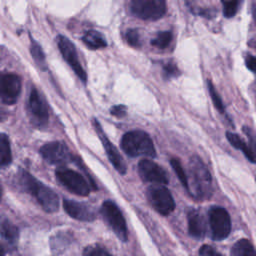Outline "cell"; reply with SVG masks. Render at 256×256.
<instances>
[{
    "mask_svg": "<svg viewBox=\"0 0 256 256\" xmlns=\"http://www.w3.org/2000/svg\"><path fill=\"white\" fill-rule=\"evenodd\" d=\"M189 193L198 200H204L212 194V178L206 165L198 156L189 161Z\"/></svg>",
    "mask_w": 256,
    "mask_h": 256,
    "instance_id": "cell-1",
    "label": "cell"
},
{
    "mask_svg": "<svg viewBox=\"0 0 256 256\" xmlns=\"http://www.w3.org/2000/svg\"><path fill=\"white\" fill-rule=\"evenodd\" d=\"M19 182L21 187L27 193L33 195L46 212L53 213L58 210L59 199L57 194L51 188L38 181L34 176L25 170L20 171Z\"/></svg>",
    "mask_w": 256,
    "mask_h": 256,
    "instance_id": "cell-2",
    "label": "cell"
},
{
    "mask_svg": "<svg viewBox=\"0 0 256 256\" xmlns=\"http://www.w3.org/2000/svg\"><path fill=\"white\" fill-rule=\"evenodd\" d=\"M122 150L130 157L145 156L154 158L156 150L151 137L144 131L133 130L125 133L121 139Z\"/></svg>",
    "mask_w": 256,
    "mask_h": 256,
    "instance_id": "cell-3",
    "label": "cell"
},
{
    "mask_svg": "<svg viewBox=\"0 0 256 256\" xmlns=\"http://www.w3.org/2000/svg\"><path fill=\"white\" fill-rule=\"evenodd\" d=\"M58 181L70 192L79 196H88L92 189L90 183L79 173L66 167H59L55 170Z\"/></svg>",
    "mask_w": 256,
    "mask_h": 256,
    "instance_id": "cell-4",
    "label": "cell"
},
{
    "mask_svg": "<svg viewBox=\"0 0 256 256\" xmlns=\"http://www.w3.org/2000/svg\"><path fill=\"white\" fill-rule=\"evenodd\" d=\"M101 215L103 216L104 220L110 226V228L114 231L116 236L123 242L127 241L128 238V231L125 218L118 208V206L111 200L104 201L102 203L100 209Z\"/></svg>",
    "mask_w": 256,
    "mask_h": 256,
    "instance_id": "cell-5",
    "label": "cell"
},
{
    "mask_svg": "<svg viewBox=\"0 0 256 256\" xmlns=\"http://www.w3.org/2000/svg\"><path fill=\"white\" fill-rule=\"evenodd\" d=\"M150 205L161 215H169L175 209V201L171 192L162 184H155L147 189Z\"/></svg>",
    "mask_w": 256,
    "mask_h": 256,
    "instance_id": "cell-6",
    "label": "cell"
},
{
    "mask_svg": "<svg viewBox=\"0 0 256 256\" xmlns=\"http://www.w3.org/2000/svg\"><path fill=\"white\" fill-rule=\"evenodd\" d=\"M131 12L142 20H158L166 12L165 0H131Z\"/></svg>",
    "mask_w": 256,
    "mask_h": 256,
    "instance_id": "cell-7",
    "label": "cell"
},
{
    "mask_svg": "<svg viewBox=\"0 0 256 256\" xmlns=\"http://www.w3.org/2000/svg\"><path fill=\"white\" fill-rule=\"evenodd\" d=\"M27 111L31 123L37 128H43L49 121V113L46 102L36 88L32 87L29 93Z\"/></svg>",
    "mask_w": 256,
    "mask_h": 256,
    "instance_id": "cell-8",
    "label": "cell"
},
{
    "mask_svg": "<svg viewBox=\"0 0 256 256\" xmlns=\"http://www.w3.org/2000/svg\"><path fill=\"white\" fill-rule=\"evenodd\" d=\"M209 225L213 240L220 241L227 238L231 231V220L226 209L212 207L209 210Z\"/></svg>",
    "mask_w": 256,
    "mask_h": 256,
    "instance_id": "cell-9",
    "label": "cell"
},
{
    "mask_svg": "<svg viewBox=\"0 0 256 256\" xmlns=\"http://www.w3.org/2000/svg\"><path fill=\"white\" fill-rule=\"evenodd\" d=\"M56 42L63 59L73 69V71L79 77V79L85 83L87 80V76L78 59L75 45L67 37L63 35H59L56 39Z\"/></svg>",
    "mask_w": 256,
    "mask_h": 256,
    "instance_id": "cell-10",
    "label": "cell"
},
{
    "mask_svg": "<svg viewBox=\"0 0 256 256\" xmlns=\"http://www.w3.org/2000/svg\"><path fill=\"white\" fill-rule=\"evenodd\" d=\"M42 158L52 165H61L72 161V154L65 143L52 141L44 144L39 150Z\"/></svg>",
    "mask_w": 256,
    "mask_h": 256,
    "instance_id": "cell-11",
    "label": "cell"
},
{
    "mask_svg": "<svg viewBox=\"0 0 256 256\" xmlns=\"http://www.w3.org/2000/svg\"><path fill=\"white\" fill-rule=\"evenodd\" d=\"M21 92V78L14 73L3 74L0 81L1 100L4 104L13 105Z\"/></svg>",
    "mask_w": 256,
    "mask_h": 256,
    "instance_id": "cell-12",
    "label": "cell"
},
{
    "mask_svg": "<svg viewBox=\"0 0 256 256\" xmlns=\"http://www.w3.org/2000/svg\"><path fill=\"white\" fill-rule=\"evenodd\" d=\"M138 173L145 182L165 185L169 182L165 170L150 159H143L138 163Z\"/></svg>",
    "mask_w": 256,
    "mask_h": 256,
    "instance_id": "cell-13",
    "label": "cell"
},
{
    "mask_svg": "<svg viewBox=\"0 0 256 256\" xmlns=\"http://www.w3.org/2000/svg\"><path fill=\"white\" fill-rule=\"evenodd\" d=\"M93 126L98 134V137L100 138L102 144H103V147H104V150L107 154V157L109 159V161L111 162V164L114 166V168L122 175H124L127 171V167H126V164H125V161L124 159L122 158L121 154L118 152V150L116 149V147L110 142V140L107 138V136L105 135V133L103 132L99 122L94 119L93 120Z\"/></svg>",
    "mask_w": 256,
    "mask_h": 256,
    "instance_id": "cell-14",
    "label": "cell"
},
{
    "mask_svg": "<svg viewBox=\"0 0 256 256\" xmlns=\"http://www.w3.org/2000/svg\"><path fill=\"white\" fill-rule=\"evenodd\" d=\"M243 130L246 132L250 139L249 143H246L237 134L232 132H227L226 138L233 147L241 150L249 161L256 163V140L253 138L251 131L247 127H243Z\"/></svg>",
    "mask_w": 256,
    "mask_h": 256,
    "instance_id": "cell-15",
    "label": "cell"
},
{
    "mask_svg": "<svg viewBox=\"0 0 256 256\" xmlns=\"http://www.w3.org/2000/svg\"><path fill=\"white\" fill-rule=\"evenodd\" d=\"M63 207L69 216L80 221H93L96 217L94 210L85 203L74 200H64Z\"/></svg>",
    "mask_w": 256,
    "mask_h": 256,
    "instance_id": "cell-16",
    "label": "cell"
},
{
    "mask_svg": "<svg viewBox=\"0 0 256 256\" xmlns=\"http://www.w3.org/2000/svg\"><path fill=\"white\" fill-rule=\"evenodd\" d=\"M188 232L195 239H202L206 233V224L203 216L197 210H191L188 213Z\"/></svg>",
    "mask_w": 256,
    "mask_h": 256,
    "instance_id": "cell-17",
    "label": "cell"
},
{
    "mask_svg": "<svg viewBox=\"0 0 256 256\" xmlns=\"http://www.w3.org/2000/svg\"><path fill=\"white\" fill-rule=\"evenodd\" d=\"M1 237L9 246H15L18 241L19 230L9 220L4 219L1 222Z\"/></svg>",
    "mask_w": 256,
    "mask_h": 256,
    "instance_id": "cell-18",
    "label": "cell"
},
{
    "mask_svg": "<svg viewBox=\"0 0 256 256\" xmlns=\"http://www.w3.org/2000/svg\"><path fill=\"white\" fill-rule=\"evenodd\" d=\"M83 43L91 49H101L107 46V42L103 35L94 30L86 31L82 36Z\"/></svg>",
    "mask_w": 256,
    "mask_h": 256,
    "instance_id": "cell-19",
    "label": "cell"
},
{
    "mask_svg": "<svg viewBox=\"0 0 256 256\" xmlns=\"http://www.w3.org/2000/svg\"><path fill=\"white\" fill-rule=\"evenodd\" d=\"M231 256H256V251L248 239H240L231 248Z\"/></svg>",
    "mask_w": 256,
    "mask_h": 256,
    "instance_id": "cell-20",
    "label": "cell"
},
{
    "mask_svg": "<svg viewBox=\"0 0 256 256\" xmlns=\"http://www.w3.org/2000/svg\"><path fill=\"white\" fill-rule=\"evenodd\" d=\"M0 164L2 167L8 166L12 162V153L9 138L5 133H1L0 137Z\"/></svg>",
    "mask_w": 256,
    "mask_h": 256,
    "instance_id": "cell-21",
    "label": "cell"
},
{
    "mask_svg": "<svg viewBox=\"0 0 256 256\" xmlns=\"http://www.w3.org/2000/svg\"><path fill=\"white\" fill-rule=\"evenodd\" d=\"M172 39L173 35L170 31H161L151 40V45L159 49H165L171 44Z\"/></svg>",
    "mask_w": 256,
    "mask_h": 256,
    "instance_id": "cell-22",
    "label": "cell"
},
{
    "mask_svg": "<svg viewBox=\"0 0 256 256\" xmlns=\"http://www.w3.org/2000/svg\"><path fill=\"white\" fill-rule=\"evenodd\" d=\"M170 165L172 167V169L174 170L176 176L178 177V179L180 180L181 184L184 186V188L189 191V181H188V176L184 170V168L182 167L180 161L177 158H172L170 160Z\"/></svg>",
    "mask_w": 256,
    "mask_h": 256,
    "instance_id": "cell-23",
    "label": "cell"
},
{
    "mask_svg": "<svg viewBox=\"0 0 256 256\" xmlns=\"http://www.w3.org/2000/svg\"><path fill=\"white\" fill-rule=\"evenodd\" d=\"M208 90H209V94L211 96V99H212V102L215 106V108L221 113V114H225V107H224V104L221 100V97L219 96L218 92L216 91L214 85L212 84V82L209 80L208 82Z\"/></svg>",
    "mask_w": 256,
    "mask_h": 256,
    "instance_id": "cell-24",
    "label": "cell"
},
{
    "mask_svg": "<svg viewBox=\"0 0 256 256\" xmlns=\"http://www.w3.org/2000/svg\"><path fill=\"white\" fill-rule=\"evenodd\" d=\"M30 52H31V55H32L33 59L39 65H45V55H44V52H43L41 46L33 38H31Z\"/></svg>",
    "mask_w": 256,
    "mask_h": 256,
    "instance_id": "cell-25",
    "label": "cell"
},
{
    "mask_svg": "<svg viewBox=\"0 0 256 256\" xmlns=\"http://www.w3.org/2000/svg\"><path fill=\"white\" fill-rule=\"evenodd\" d=\"M239 0H222L223 4V13L227 18L233 17L238 10Z\"/></svg>",
    "mask_w": 256,
    "mask_h": 256,
    "instance_id": "cell-26",
    "label": "cell"
},
{
    "mask_svg": "<svg viewBox=\"0 0 256 256\" xmlns=\"http://www.w3.org/2000/svg\"><path fill=\"white\" fill-rule=\"evenodd\" d=\"M83 254L84 256H112L105 248L98 245L86 247Z\"/></svg>",
    "mask_w": 256,
    "mask_h": 256,
    "instance_id": "cell-27",
    "label": "cell"
},
{
    "mask_svg": "<svg viewBox=\"0 0 256 256\" xmlns=\"http://www.w3.org/2000/svg\"><path fill=\"white\" fill-rule=\"evenodd\" d=\"M126 40L130 46L138 47L140 45V37L138 31L136 29H129L126 32Z\"/></svg>",
    "mask_w": 256,
    "mask_h": 256,
    "instance_id": "cell-28",
    "label": "cell"
},
{
    "mask_svg": "<svg viewBox=\"0 0 256 256\" xmlns=\"http://www.w3.org/2000/svg\"><path fill=\"white\" fill-rule=\"evenodd\" d=\"M163 70H164L165 75H166L168 78H170V77H175V76H177V75L179 74L178 67H177V65H176L175 63H173V62H168V63H166V64L164 65Z\"/></svg>",
    "mask_w": 256,
    "mask_h": 256,
    "instance_id": "cell-29",
    "label": "cell"
},
{
    "mask_svg": "<svg viewBox=\"0 0 256 256\" xmlns=\"http://www.w3.org/2000/svg\"><path fill=\"white\" fill-rule=\"evenodd\" d=\"M199 256H222L213 247L209 245H203L199 250Z\"/></svg>",
    "mask_w": 256,
    "mask_h": 256,
    "instance_id": "cell-30",
    "label": "cell"
},
{
    "mask_svg": "<svg viewBox=\"0 0 256 256\" xmlns=\"http://www.w3.org/2000/svg\"><path fill=\"white\" fill-rule=\"evenodd\" d=\"M110 113L116 117H123L126 114V107L124 105H116L110 109Z\"/></svg>",
    "mask_w": 256,
    "mask_h": 256,
    "instance_id": "cell-31",
    "label": "cell"
},
{
    "mask_svg": "<svg viewBox=\"0 0 256 256\" xmlns=\"http://www.w3.org/2000/svg\"><path fill=\"white\" fill-rule=\"evenodd\" d=\"M245 63H246L247 68L256 75V57L247 55L245 57Z\"/></svg>",
    "mask_w": 256,
    "mask_h": 256,
    "instance_id": "cell-32",
    "label": "cell"
},
{
    "mask_svg": "<svg viewBox=\"0 0 256 256\" xmlns=\"http://www.w3.org/2000/svg\"><path fill=\"white\" fill-rule=\"evenodd\" d=\"M253 13H254V17L256 19V6H254V8H253Z\"/></svg>",
    "mask_w": 256,
    "mask_h": 256,
    "instance_id": "cell-33",
    "label": "cell"
}]
</instances>
